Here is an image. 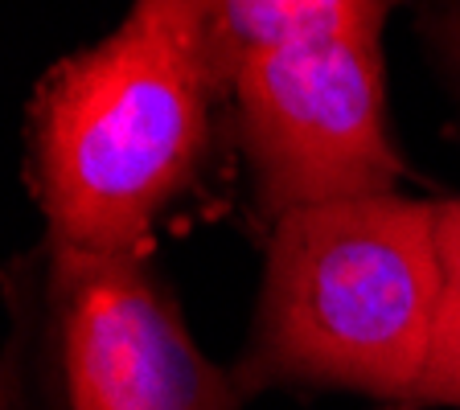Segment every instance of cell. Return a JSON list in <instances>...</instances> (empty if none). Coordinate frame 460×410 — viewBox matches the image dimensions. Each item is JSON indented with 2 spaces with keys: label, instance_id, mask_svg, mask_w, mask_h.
<instances>
[{
  "label": "cell",
  "instance_id": "1",
  "mask_svg": "<svg viewBox=\"0 0 460 410\" xmlns=\"http://www.w3.org/2000/svg\"><path fill=\"white\" fill-rule=\"evenodd\" d=\"M222 91L198 0H132L107 38L58 57L25 103V185L49 239L148 255Z\"/></svg>",
  "mask_w": 460,
  "mask_h": 410
},
{
  "label": "cell",
  "instance_id": "3",
  "mask_svg": "<svg viewBox=\"0 0 460 410\" xmlns=\"http://www.w3.org/2000/svg\"><path fill=\"white\" fill-rule=\"evenodd\" d=\"M0 410H239L148 255L41 234L0 263Z\"/></svg>",
  "mask_w": 460,
  "mask_h": 410
},
{
  "label": "cell",
  "instance_id": "6",
  "mask_svg": "<svg viewBox=\"0 0 460 410\" xmlns=\"http://www.w3.org/2000/svg\"><path fill=\"white\" fill-rule=\"evenodd\" d=\"M415 402H452V406H460V296L456 292H448V300L440 308V325H436V341H431Z\"/></svg>",
  "mask_w": 460,
  "mask_h": 410
},
{
  "label": "cell",
  "instance_id": "7",
  "mask_svg": "<svg viewBox=\"0 0 460 410\" xmlns=\"http://www.w3.org/2000/svg\"><path fill=\"white\" fill-rule=\"evenodd\" d=\"M436 247H440L448 292L460 296V197L436 201Z\"/></svg>",
  "mask_w": 460,
  "mask_h": 410
},
{
  "label": "cell",
  "instance_id": "5",
  "mask_svg": "<svg viewBox=\"0 0 460 410\" xmlns=\"http://www.w3.org/2000/svg\"><path fill=\"white\" fill-rule=\"evenodd\" d=\"M222 86L259 54L321 38H383L394 0H198Z\"/></svg>",
  "mask_w": 460,
  "mask_h": 410
},
{
  "label": "cell",
  "instance_id": "4",
  "mask_svg": "<svg viewBox=\"0 0 460 410\" xmlns=\"http://www.w3.org/2000/svg\"><path fill=\"white\" fill-rule=\"evenodd\" d=\"M255 197L268 222L321 201L399 193L378 38H321L230 74Z\"/></svg>",
  "mask_w": 460,
  "mask_h": 410
},
{
  "label": "cell",
  "instance_id": "2",
  "mask_svg": "<svg viewBox=\"0 0 460 410\" xmlns=\"http://www.w3.org/2000/svg\"><path fill=\"white\" fill-rule=\"evenodd\" d=\"M448 300L436 201L402 193L300 205L271 222L239 394L271 386L415 398Z\"/></svg>",
  "mask_w": 460,
  "mask_h": 410
},
{
  "label": "cell",
  "instance_id": "8",
  "mask_svg": "<svg viewBox=\"0 0 460 410\" xmlns=\"http://www.w3.org/2000/svg\"><path fill=\"white\" fill-rule=\"evenodd\" d=\"M378 410H420V402H415V398H402V402H386V406H378Z\"/></svg>",
  "mask_w": 460,
  "mask_h": 410
}]
</instances>
